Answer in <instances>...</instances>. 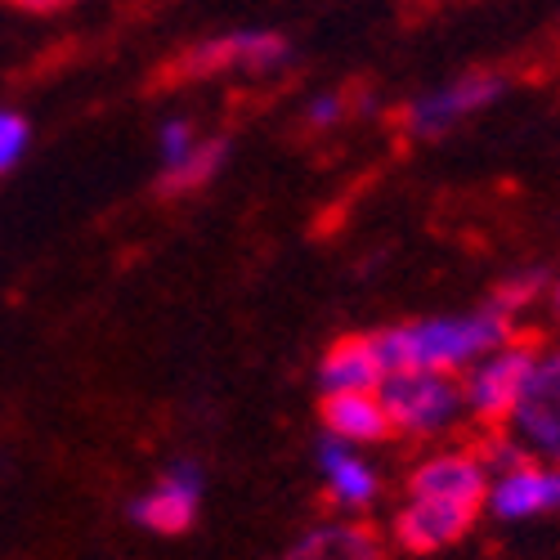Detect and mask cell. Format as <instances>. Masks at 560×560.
I'll use <instances>...</instances> for the list:
<instances>
[{
  "instance_id": "cell-14",
  "label": "cell",
  "mask_w": 560,
  "mask_h": 560,
  "mask_svg": "<svg viewBox=\"0 0 560 560\" xmlns=\"http://www.w3.org/2000/svg\"><path fill=\"white\" fill-rule=\"evenodd\" d=\"M224 158H229V139H224V135H215V139H194L189 153L162 166L158 194H162V198H189V194L207 189V184L220 175Z\"/></svg>"
},
{
  "instance_id": "cell-5",
  "label": "cell",
  "mask_w": 560,
  "mask_h": 560,
  "mask_svg": "<svg viewBox=\"0 0 560 560\" xmlns=\"http://www.w3.org/2000/svg\"><path fill=\"white\" fill-rule=\"evenodd\" d=\"M502 90H506V81L498 72H466L453 85L431 90V95H422V100H412L408 113H404V121H408V130L417 139H435V135L453 130L462 117L489 108L502 95Z\"/></svg>"
},
{
  "instance_id": "cell-2",
  "label": "cell",
  "mask_w": 560,
  "mask_h": 560,
  "mask_svg": "<svg viewBox=\"0 0 560 560\" xmlns=\"http://www.w3.org/2000/svg\"><path fill=\"white\" fill-rule=\"evenodd\" d=\"M377 399L390 417L395 435H440L462 417V386L453 382V372H431V368H404L386 372Z\"/></svg>"
},
{
  "instance_id": "cell-6",
  "label": "cell",
  "mask_w": 560,
  "mask_h": 560,
  "mask_svg": "<svg viewBox=\"0 0 560 560\" xmlns=\"http://www.w3.org/2000/svg\"><path fill=\"white\" fill-rule=\"evenodd\" d=\"M408 498H435L457 506H485L489 498V471L476 457V448H444L412 466Z\"/></svg>"
},
{
  "instance_id": "cell-1",
  "label": "cell",
  "mask_w": 560,
  "mask_h": 560,
  "mask_svg": "<svg viewBox=\"0 0 560 560\" xmlns=\"http://www.w3.org/2000/svg\"><path fill=\"white\" fill-rule=\"evenodd\" d=\"M516 332V318L498 314L493 305L476 314H453V318H427L408 323V328H386L372 332L382 372H404V368H431V372H457L485 359L489 350L506 346Z\"/></svg>"
},
{
  "instance_id": "cell-8",
  "label": "cell",
  "mask_w": 560,
  "mask_h": 560,
  "mask_svg": "<svg viewBox=\"0 0 560 560\" xmlns=\"http://www.w3.org/2000/svg\"><path fill=\"white\" fill-rule=\"evenodd\" d=\"M198 498H202V471L189 462H175L149 493L135 498L130 516H135V525H144L162 538H175L198 521Z\"/></svg>"
},
{
  "instance_id": "cell-11",
  "label": "cell",
  "mask_w": 560,
  "mask_h": 560,
  "mask_svg": "<svg viewBox=\"0 0 560 560\" xmlns=\"http://www.w3.org/2000/svg\"><path fill=\"white\" fill-rule=\"evenodd\" d=\"M288 560H386V538L368 521H332L310 529Z\"/></svg>"
},
{
  "instance_id": "cell-17",
  "label": "cell",
  "mask_w": 560,
  "mask_h": 560,
  "mask_svg": "<svg viewBox=\"0 0 560 560\" xmlns=\"http://www.w3.org/2000/svg\"><path fill=\"white\" fill-rule=\"evenodd\" d=\"M27 121L19 117V113H5L0 108V175H5L19 158H23V149H27Z\"/></svg>"
},
{
  "instance_id": "cell-4",
  "label": "cell",
  "mask_w": 560,
  "mask_h": 560,
  "mask_svg": "<svg viewBox=\"0 0 560 560\" xmlns=\"http://www.w3.org/2000/svg\"><path fill=\"white\" fill-rule=\"evenodd\" d=\"M506 427L538 462L560 466V354H538Z\"/></svg>"
},
{
  "instance_id": "cell-12",
  "label": "cell",
  "mask_w": 560,
  "mask_h": 560,
  "mask_svg": "<svg viewBox=\"0 0 560 560\" xmlns=\"http://www.w3.org/2000/svg\"><path fill=\"white\" fill-rule=\"evenodd\" d=\"M318 417H323V431L350 448L354 444H382L395 435L377 395H323Z\"/></svg>"
},
{
  "instance_id": "cell-18",
  "label": "cell",
  "mask_w": 560,
  "mask_h": 560,
  "mask_svg": "<svg viewBox=\"0 0 560 560\" xmlns=\"http://www.w3.org/2000/svg\"><path fill=\"white\" fill-rule=\"evenodd\" d=\"M158 144H162V158H166V162L184 158V153L194 149V126H189V121H166V126L158 130Z\"/></svg>"
},
{
  "instance_id": "cell-21",
  "label": "cell",
  "mask_w": 560,
  "mask_h": 560,
  "mask_svg": "<svg viewBox=\"0 0 560 560\" xmlns=\"http://www.w3.org/2000/svg\"><path fill=\"white\" fill-rule=\"evenodd\" d=\"M547 296H551V314H556V323H560V273L551 278V288H547Z\"/></svg>"
},
{
  "instance_id": "cell-20",
  "label": "cell",
  "mask_w": 560,
  "mask_h": 560,
  "mask_svg": "<svg viewBox=\"0 0 560 560\" xmlns=\"http://www.w3.org/2000/svg\"><path fill=\"white\" fill-rule=\"evenodd\" d=\"M10 5H19V10H32V14H50V10H63L68 0H10Z\"/></svg>"
},
{
  "instance_id": "cell-16",
  "label": "cell",
  "mask_w": 560,
  "mask_h": 560,
  "mask_svg": "<svg viewBox=\"0 0 560 560\" xmlns=\"http://www.w3.org/2000/svg\"><path fill=\"white\" fill-rule=\"evenodd\" d=\"M551 288V273L547 269H516V273H506L502 283L493 288V296H489V305L498 310V314H506V318H516L525 305H534L542 292Z\"/></svg>"
},
{
  "instance_id": "cell-19",
  "label": "cell",
  "mask_w": 560,
  "mask_h": 560,
  "mask_svg": "<svg viewBox=\"0 0 560 560\" xmlns=\"http://www.w3.org/2000/svg\"><path fill=\"white\" fill-rule=\"evenodd\" d=\"M341 117H346V100H341V95H318V100L310 104V113H305L310 130H328V126H337Z\"/></svg>"
},
{
  "instance_id": "cell-7",
  "label": "cell",
  "mask_w": 560,
  "mask_h": 560,
  "mask_svg": "<svg viewBox=\"0 0 560 560\" xmlns=\"http://www.w3.org/2000/svg\"><path fill=\"white\" fill-rule=\"evenodd\" d=\"M480 521V506H457V502H435V498H408V506L395 516L390 534L395 547L408 556H435L471 534Z\"/></svg>"
},
{
  "instance_id": "cell-9",
  "label": "cell",
  "mask_w": 560,
  "mask_h": 560,
  "mask_svg": "<svg viewBox=\"0 0 560 560\" xmlns=\"http://www.w3.org/2000/svg\"><path fill=\"white\" fill-rule=\"evenodd\" d=\"M489 511L498 521H529V516H547V511H560V466L551 462H521L502 471L489 485Z\"/></svg>"
},
{
  "instance_id": "cell-3",
  "label": "cell",
  "mask_w": 560,
  "mask_h": 560,
  "mask_svg": "<svg viewBox=\"0 0 560 560\" xmlns=\"http://www.w3.org/2000/svg\"><path fill=\"white\" fill-rule=\"evenodd\" d=\"M534 363H538V346L516 341V337H511L506 346H498V350H489L485 359H476L471 368H466V377L457 382L462 386V412H471L485 431L506 427V417H511V408H516Z\"/></svg>"
},
{
  "instance_id": "cell-13",
  "label": "cell",
  "mask_w": 560,
  "mask_h": 560,
  "mask_svg": "<svg viewBox=\"0 0 560 560\" xmlns=\"http://www.w3.org/2000/svg\"><path fill=\"white\" fill-rule=\"evenodd\" d=\"M318 466H323V485H328L337 506H346V511L372 506V498H377V476H372V466L350 444L328 435L318 444Z\"/></svg>"
},
{
  "instance_id": "cell-10",
  "label": "cell",
  "mask_w": 560,
  "mask_h": 560,
  "mask_svg": "<svg viewBox=\"0 0 560 560\" xmlns=\"http://www.w3.org/2000/svg\"><path fill=\"white\" fill-rule=\"evenodd\" d=\"M382 359L372 337H341L328 346L318 363V390L323 395H377L382 386Z\"/></svg>"
},
{
  "instance_id": "cell-15",
  "label": "cell",
  "mask_w": 560,
  "mask_h": 560,
  "mask_svg": "<svg viewBox=\"0 0 560 560\" xmlns=\"http://www.w3.org/2000/svg\"><path fill=\"white\" fill-rule=\"evenodd\" d=\"M233 68L238 72H278L292 63V45L278 32H233Z\"/></svg>"
}]
</instances>
